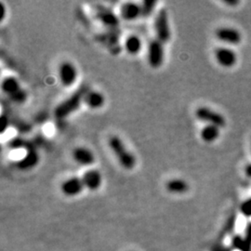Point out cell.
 <instances>
[{
  "label": "cell",
  "mask_w": 251,
  "mask_h": 251,
  "mask_svg": "<svg viewBox=\"0 0 251 251\" xmlns=\"http://www.w3.org/2000/svg\"><path fill=\"white\" fill-rule=\"evenodd\" d=\"M108 146L115 154L118 163L126 170H132L136 165V157L129 152L120 138L112 136L108 140Z\"/></svg>",
  "instance_id": "1"
},
{
  "label": "cell",
  "mask_w": 251,
  "mask_h": 251,
  "mask_svg": "<svg viewBox=\"0 0 251 251\" xmlns=\"http://www.w3.org/2000/svg\"><path fill=\"white\" fill-rule=\"evenodd\" d=\"M88 89L83 86L76 90L75 93L60 103L55 109V117L59 119H63L65 117H69L75 113L78 108L80 107L82 101L85 100V96L88 93Z\"/></svg>",
  "instance_id": "2"
},
{
  "label": "cell",
  "mask_w": 251,
  "mask_h": 251,
  "mask_svg": "<svg viewBox=\"0 0 251 251\" xmlns=\"http://www.w3.org/2000/svg\"><path fill=\"white\" fill-rule=\"evenodd\" d=\"M3 92L8 95L10 99L17 103H23L27 99L25 90L21 88L18 80L13 76H8L4 78L1 84Z\"/></svg>",
  "instance_id": "3"
},
{
  "label": "cell",
  "mask_w": 251,
  "mask_h": 251,
  "mask_svg": "<svg viewBox=\"0 0 251 251\" xmlns=\"http://www.w3.org/2000/svg\"><path fill=\"white\" fill-rule=\"evenodd\" d=\"M154 33L155 39L159 40L163 44L167 43L171 39V28L169 24L168 12L165 9H162L156 14L154 20Z\"/></svg>",
  "instance_id": "4"
},
{
  "label": "cell",
  "mask_w": 251,
  "mask_h": 251,
  "mask_svg": "<svg viewBox=\"0 0 251 251\" xmlns=\"http://www.w3.org/2000/svg\"><path fill=\"white\" fill-rule=\"evenodd\" d=\"M196 117L198 120L206 123V125L216 126L220 128L226 126L225 117L210 108L205 106L198 108L196 111Z\"/></svg>",
  "instance_id": "5"
},
{
  "label": "cell",
  "mask_w": 251,
  "mask_h": 251,
  "mask_svg": "<svg viewBox=\"0 0 251 251\" xmlns=\"http://www.w3.org/2000/svg\"><path fill=\"white\" fill-rule=\"evenodd\" d=\"M165 50L164 44L157 39H153L148 47V63L152 68H159L164 62Z\"/></svg>",
  "instance_id": "6"
},
{
  "label": "cell",
  "mask_w": 251,
  "mask_h": 251,
  "mask_svg": "<svg viewBox=\"0 0 251 251\" xmlns=\"http://www.w3.org/2000/svg\"><path fill=\"white\" fill-rule=\"evenodd\" d=\"M216 37L226 44L230 45H237L242 41L241 33L231 27H221L216 31Z\"/></svg>",
  "instance_id": "7"
},
{
  "label": "cell",
  "mask_w": 251,
  "mask_h": 251,
  "mask_svg": "<svg viewBox=\"0 0 251 251\" xmlns=\"http://www.w3.org/2000/svg\"><path fill=\"white\" fill-rule=\"evenodd\" d=\"M59 78L64 87L73 86L77 78V70L73 63L64 62L59 67Z\"/></svg>",
  "instance_id": "8"
},
{
  "label": "cell",
  "mask_w": 251,
  "mask_h": 251,
  "mask_svg": "<svg viewBox=\"0 0 251 251\" xmlns=\"http://www.w3.org/2000/svg\"><path fill=\"white\" fill-rule=\"evenodd\" d=\"M215 58L218 63L226 68L233 67L237 62V55L228 48H219L215 50Z\"/></svg>",
  "instance_id": "9"
},
{
  "label": "cell",
  "mask_w": 251,
  "mask_h": 251,
  "mask_svg": "<svg viewBox=\"0 0 251 251\" xmlns=\"http://www.w3.org/2000/svg\"><path fill=\"white\" fill-rule=\"evenodd\" d=\"M85 188L83 180L77 177H73L66 179L62 184V192L67 197H75L79 195Z\"/></svg>",
  "instance_id": "10"
},
{
  "label": "cell",
  "mask_w": 251,
  "mask_h": 251,
  "mask_svg": "<svg viewBox=\"0 0 251 251\" xmlns=\"http://www.w3.org/2000/svg\"><path fill=\"white\" fill-rule=\"evenodd\" d=\"M73 159L81 166H91L95 162L94 153L86 147H77L72 153Z\"/></svg>",
  "instance_id": "11"
},
{
  "label": "cell",
  "mask_w": 251,
  "mask_h": 251,
  "mask_svg": "<svg viewBox=\"0 0 251 251\" xmlns=\"http://www.w3.org/2000/svg\"><path fill=\"white\" fill-rule=\"evenodd\" d=\"M83 183L85 185V188H88L91 191H95L100 188L101 185L102 177L99 171L96 170H90L86 171L82 177Z\"/></svg>",
  "instance_id": "12"
},
{
  "label": "cell",
  "mask_w": 251,
  "mask_h": 251,
  "mask_svg": "<svg viewBox=\"0 0 251 251\" xmlns=\"http://www.w3.org/2000/svg\"><path fill=\"white\" fill-rule=\"evenodd\" d=\"M120 13L126 21H133L142 16V7L137 3L126 2L122 5Z\"/></svg>",
  "instance_id": "13"
},
{
  "label": "cell",
  "mask_w": 251,
  "mask_h": 251,
  "mask_svg": "<svg viewBox=\"0 0 251 251\" xmlns=\"http://www.w3.org/2000/svg\"><path fill=\"white\" fill-rule=\"evenodd\" d=\"M84 101L91 109H99L104 104L105 99L99 91L91 90L88 91V93L86 94Z\"/></svg>",
  "instance_id": "14"
},
{
  "label": "cell",
  "mask_w": 251,
  "mask_h": 251,
  "mask_svg": "<svg viewBox=\"0 0 251 251\" xmlns=\"http://www.w3.org/2000/svg\"><path fill=\"white\" fill-rule=\"evenodd\" d=\"M220 134H221V128L213 125L205 126L200 132L202 140L208 144L213 143L216 140H218Z\"/></svg>",
  "instance_id": "15"
},
{
  "label": "cell",
  "mask_w": 251,
  "mask_h": 251,
  "mask_svg": "<svg viewBox=\"0 0 251 251\" xmlns=\"http://www.w3.org/2000/svg\"><path fill=\"white\" fill-rule=\"evenodd\" d=\"M167 190L172 194H184L189 190V184L183 179H171L167 182Z\"/></svg>",
  "instance_id": "16"
},
{
  "label": "cell",
  "mask_w": 251,
  "mask_h": 251,
  "mask_svg": "<svg viewBox=\"0 0 251 251\" xmlns=\"http://www.w3.org/2000/svg\"><path fill=\"white\" fill-rule=\"evenodd\" d=\"M143 42L141 38L137 36H129L125 41L126 50L131 55H136L139 53L142 50Z\"/></svg>",
  "instance_id": "17"
},
{
  "label": "cell",
  "mask_w": 251,
  "mask_h": 251,
  "mask_svg": "<svg viewBox=\"0 0 251 251\" xmlns=\"http://www.w3.org/2000/svg\"><path fill=\"white\" fill-rule=\"evenodd\" d=\"M233 247L240 251H251V242H250L246 237L243 238L239 235L233 237Z\"/></svg>",
  "instance_id": "18"
},
{
  "label": "cell",
  "mask_w": 251,
  "mask_h": 251,
  "mask_svg": "<svg viewBox=\"0 0 251 251\" xmlns=\"http://www.w3.org/2000/svg\"><path fill=\"white\" fill-rule=\"evenodd\" d=\"M37 156L38 155H36V153H35V152H29L26 156L22 161L20 162L22 168H29V167L31 168L34 165H36L37 158H38Z\"/></svg>",
  "instance_id": "19"
},
{
  "label": "cell",
  "mask_w": 251,
  "mask_h": 251,
  "mask_svg": "<svg viewBox=\"0 0 251 251\" xmlns=\"http://www.w3.org/2000/svg\"><path fill=\"white\" fill-rule=\"evenodd\" d=\"M155 5H156L155 1H144V3L141 5V7H142V16L143 17L150 16L151 13L153 11V9H154Z\"/></svg>",
  "instance_id": "20"
},
{
  "label": "cell",
  "mask_w": 251,
  "mask_h": 251,
  "mask_svg": "<svg viewBox=\"0 0 251 251\" xmlns=\"http://www.w3.org/2000/svg\"><path fill=\"white\" fill-rule=\"evenodd\" d=\"M100 19L103 22V24H106L108 25H115L117 24V17L114 16L113 13L110 12H102L100 14Z\"/></svg>",
  "instance_id": "21"
},
{
  "label": "cell",
  "mask_w": 251,
  "mask_h": 251,
  "mask_svg": "<svg viewBox=\"0 0 251 251\" xmlns=\"http://www.w3.org/2000/svg\"><path fill=\"white\" fill-rule=\"evenodd\" d=\"M240 210L245 217H251V198L243 202L240 206Z\"/></svg>",
  "instance_id": "22"
},
{
  "label": "cell",
  "mask_w": 251,
  "mask_h": 251,
  "mask_svg": "<svg viewBox=\"0 0 251 251\" xmlns=\"http://www.w3.org/2000/svg\"><path fill=\"white\" fill-rule=\"evenodd\" d=\"M246 238L251 242V224L248 225L247 229H246Z\"/></svg>",
  "instance_id": "23"
},
{
  "label": "cell",
  "mask_w": 251,
  "mask_h": 251,
  "mask_svg": "<svg viewBox=\"0 0 251 251\" xmlns=\"http://www.w3.org/2000/svg\"><path fill=\"white\" fill-rule=\"evenodd\" d=\"M245 172H246L247 176L251 179V164H249V165L246 167Z\"/></svg>",
  "instance_id": "24"
},
{
  "label": "cell",
  "mask_w": 251,
  "mask_h": 251,
  "mask_svg": "<svg viewBox=\"0 0 251 251\" xmlns=\"http://www.w3.org/2000/svg\"><path fill=\"white\" fill-rule=\"evenodd\" d=\"M212 251H229L225 247H223V246H217V247H214L213 248V250Z\"/></svg>",
  "instance_id": "25"
},
{
  "label": "cell",
  "mask_w": 251,
  "mask_h": 251,
  "mask_svg": "<svg viewBox=\"0 0 251 251\" xmlns=\"http://www.w3.org/2000/svg\"><path fill=\"white\" fill-rule=\"evenodd\" d=\"M225 3H226L227 5H230V6H235V5L239 4L238 1H225Z\"/></svg>",
  "instance_id": "26"
},
{
  "label": "cell",
  "mask_w": 251,
  "mask_h": 251,
  "mask_svg": "<svg viewBox=\"0 0 251 251\" xmlns=\"http://www.w3.org/2000/svg\"><path fill=\"white\" fill-rule=\"evenodd\" d=\"M5 17V7L3 6V4H1V20H3Z\"/></svg>",
  "instance_id": "27"
}]
</instances>
